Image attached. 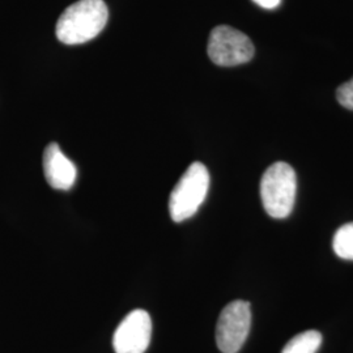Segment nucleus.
Wrapping results in <instances>:
<instances>
[{"mask_svg":"<svg viewBox=\"0 0 353 353\" xmlns=\"http://www.w3.org/2000/svg\"><path fill=\"white\" fill-rule=\"evenodd\" d=\"M152 321L145 310H134L119 323L114 334L115 353H144L150 347Z\"/></svg>","mask_w":353,"mask_h":353,"instance_id":"6","label":"nucleus"},{"mask_svg":"<svg viewBox=\"0 0 353 353\" xmlns=\"http://www.w3.org/2000/svg\"><path fill=\"white\" fill-rule=\"evenodd\" d=\"M322 344V335L319 331L309 330L292 338L281 353H316Z\"/></svg>","mask_w":353,"mask_h":353,"instance_id":"8","label":"nucleus"},{"mask_svg":"<svg viewBox=\"0 0 353 353\" xmlns=\"http://www.w3.org/2000/svg\"><path fill=\"white\" fill-rule=\"evenodd\" d=\"M109 19L103 0H79L58 19L55 34L65 45H80L97 37Z\"/></svg>","mask_w":353,"mask_h":353,"instance_id":"1","label":"nucleus"},{"mask_svg":"<svg viewBox=\"0 0 353 353\" xmlns=\"http://www.w3.org/2000/svg\"><path fill=\"white\" fill-rule=\"evenodd\" d=\"M210 189V173L202 163H192L170 194L169 212L181 223L198 212Z\"/></svg>","mask_w":353,"mask_h":353,"instance_id":"3","label":"nucleus"},{"mask_svg":"<svg viewBox=\"0 0 353 353\" xmlns=\"http://www.w3.org/2000/svg\"><path fill=\"white\" fill-rule=\"evenodd\" d=\"M252 325L250 303L233 301L223 309L217 321L216 343L223 353H237L248 339Z\"/></svg>","mask_w":353,"mask_h":353,"instance_id":"5","label":"nucleus"},{"mask_svg":"<svg viewBox=\"0 0 353 353\" xmlns=\"http://www.w3.org/2000/svg\"><path fill=\"white\" fill-rule=\"evenodd\" d=\"M43 173L52 189L70 190L76 182V166L57 143H50L43 152Z\"/></svg>","mask_w":353,"mask_h":353,"instance_id":"7","label":"nucleus"},{"mask_svg":"<svg viewBox=\"0 0 353 353\" xmlns=\"http://www.w3.org/2000/svg\"><path fill=\"white\" fill-rule=\"evenodd\" d=\"M207 51L211 61L221 67L248 63L255 54L252 39L241 30L228 26L212 29Z\"/></svg>","mask_w":353,"mask_h":353,"instance_id":"4","label":"nucleus"},{"mask_svg":"<svg viewBox=\"0 0 353 353\" xmlns=\"http://www.w3.org/2000/svg\"><path fill=\"white\" fill-rule=\"evenodd\" d=\"M336 99L343 108L353 110V77L338 88Z\"/></svg>","mask_w":353,"mask_h":353,"instance_id":"10","label":"nucleus"},{"mask_svg":"<svg viewBox=\"0 0 353 353\" xmlns=\"http://www.w3.org/2000/svg\"><path fill=\"white\" fill-rule=\"evenodd\" d=\"M252 1L265 10H275L281 3V0H252Z\"/></svg>","mask_w":353,"mask_h":353,"instance_id":"11","label":"nucleus"},{"mask_svg":"<svg viewBox=\"0 0 353 353\" xmlns=\"http://www.w3.org/2000/svg\"><path fill=\"white\" fill-rule=\"evenodd\" d=\"M297 192V176L287 163H275L267 168L261 181V198L265 212L274 219L290 216Z\"/></svg>","mask_w":353,"mask_h":353,"instance_id":"2","label":"nucleus"},{"mask_svg":"<svg viewBox=\"0 0 353 353\" xmlns=\"http://www.w3.org/2000/svg\"><path fill=\"white\" fill-rule=\"evenodd\" d=\"M332 248L335 254L345 261H353V223L344 224L334 236Z\"/></svg>","mask_w":353,"mask_h":353,"instance_id":"9","label":"nucleus"}]
</instances>
